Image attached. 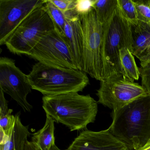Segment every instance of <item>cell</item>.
Instances as JSON below:
<instances>
[{
  "mask_svg": "<svg viewBox=\"0 0 150 150\" xmlns=\"http://www.w3.org/2000/svg\"><path fill=\"white\" fill-rule=\"evenodd\" d=\"M98 103L89 95L74 92L42 97V108L46 115L71 131L87 129V125L94 122Z\"/></svg>",
  "mask_w": 150,
  "mask_h": 150,
  "instance_id": "6da1fadb",
  "label": "cell"
},
{
  "mask_svg": "<svg viewBox=\"0 0 150 150\" xmlns=\"http://www.w3.org/2000/svg\"><path fill=\"white\" fill-rule=\"evenodd\" d=\"M110 132L130 150H137L150 140V95L115 111Z\"/></svg>",
  "mask_w": 150,
  "mask_h": 150,
  "instance_id": "7a4b0ae2",
  "label": "cell"
},
{
  "mask_svg": "<svg viewBox=\"0 0 150 150\" xmlns=\"http://www.w3.org/2000/svg\"><path fill=\"white\" fill-rule=\"evenodd\" d=\"M132 43V25L117 5L110 19L103 25L101 49L102 80L123 78L119 51L124 47L131 51Z\"/></svg>",
  "mask_w": 150,
  "mask_h": 150,
  "instance_id": "3957f363",
  "label": "cell"
},
{
  "mask_svg": "<svg viewBox=\"0 0 150 150\" xmlns=\"http://www.w3.org/2000/svg\"><path fill=\"white\" fill-rule=\"evenodd\" d=\"M28 76L32 89L44 96L79 93L89 83L86 74L83 71L51 66L39 62L33 66Z\"/></svg>",
  "mask_w": 150,
  "mask_h": 150,
  "instance_id": "277c9868",
  "label": "cell"
},
{
  "mask_svg": "<svg viewBox=\"0 0 150 150\" xmlns=\"http://www.w3.org/2000/svg\"><path fill=\"white\" fill-rule=\"evenodd\" d=\"M43 6L29 14L7 40L5 45L10 52L28 56L45 33L55 29Z\"/></svg>",
  "mask_w": 150,
  "mask_h": 150,
  "instance_id": "5b68a950",
  "label": "cell"
},
{
  "mask_svg": "<svg viewBox=\"0 0 150 150\" xmlns=\"http://www.w3.org/2000/svg\"><path fill=\"white\" fill-rule=\"evenodd\" d=\"M84 37L83 71L97 80H102L101 49L103 25L99 22L93 8L79 16Z\"/></svg>",
  "mask_w": 150,
  "mask_h": 150,
  "instance_id": "8992f818",
  "label": "cell"
},
{
  "mask_svg": "<svg viewBox=\"0 0 150 150\" xmlns=\"http://www.w3.org/2000/svg\"><path fill=\"white\" fill-rule=\"evenodd\" d=\"M28 56L45 64L78 70L65 38L56 29L45 33Z\"/></svg>",
  "mask_w": 150,
  "mask_h": 150,
  "instance_id": "52a82bcc",
  "label": "cell"
},
{
  "mask_svg": "<svg viewBox=\"0 0 150 150\" xmlns=\"http://www.w3.org/2000/svg\"><path fill=\"white\" fill-rule=\"evenodd\" d=\"M142 85L126 80L123 77L103 80L97 90L98 103L115 111L134 101L150 95Z\"/></svg>",
  "mask_w": 150,
  "mask_h": 150,
  "instance_id": "ba28073f",
  "label": "cell"
},
{
  "mask_svg": "<svg viewBox=\"0 0 150 150\" xmlns=\"http://www.w3.org/2000/svg\"><path fill=\"white\" fill-rule=\"evenodd\" d=\"M0 88L10 96L25 112H30L33 106L27 100L32 87L28 75L16 66L13 59L0 58Z\"/></svg>",
  "mask_w": 150,
  "mask_h": 150,
  "instance_id": "9c48e42d",
  "label": "cell"
},
{
  "mask_svg": "<svg viewBox=\"0 0 150 150\" xmlns=\"http://www.w3.org/2000/svg\"><path fill=\"white\" fill-rule=\"evenodd\" d=\"M44 0H0V45L6 42L23 21Z\"/></svg>",
  "mask_w": 150,
  "mask_h": 150,
  "instance_id": "30bf717a",
  "label": "cell"
},
{
  "mask_svg": "<svg viewBox=\"0 0 150 150\" xmlns=\"http://www.w3.org/2000/svg\"><path fill=\"white\" fill-rule=\"evenodd\" d=\"M65 150H130L109 129L95 132L81 131Z\"/></svg>",
  "mask_w": 150,
  "mask_h": 150,
  "instance_id": "8fae6325",
  "label": "cell"
},
{
  "mask_svg": "<svg viewBox=\"0 0 150 150\" xmlns=\"http://www.w3.org/2000/svg\"><path fill=\"white\" fill-rule=\"evenodd\" d=\"M65 37L70 46L78 70L83 71L84 37L79 17L77 15L70 13L65 14Z\"/></svg>",
  "mask_w": 150,
  "mask_h": 150,
  "instance_id": "7c38bea8",
  "label": "cell"
},
{
  "mask_svg": "<svg viewBox=\"0 0 150 150\" xmlns=\"http://www.w3.org/2000/svg\"><path fill=\"white\" fill-rule=\"evenodd\" d=\"M20 115L19 112L15 115L13 127L8 133L6 141L0 144V150H23L24 143L31 133L28 125L25 126L22 123Z\"/></svg>",
  "mask_w": 150,
  "mask_h": 150,
  "instance_id": "4fadbf2b",
  "label": "cell"
},
{
  "mask_svg": "<svg viewBox=\"0 0 150 150\" xmlns=\"http://www.w3.org/2000/svg\"><path fill=\"white\" fill-rule=\"evenodd\" d=\"M132 35L131 52L139 59L150 46V25L139 21L137 25L132 26Z\"/></svg>",
  "mask_w": 150,
  "mask_h": 150,
  "instance_id": "5bb4252c",
  "label": "cell"
},
{
  "mask_svg": "<svg viewBox=\"0 0 150 150\" xmlns=\"http://www.w3.org/2000/svg\"><path fill=\"white\" fill-rule=\"evenodd\" d=\"M55 121L49 115H46L44 126L37 132L32 134V142L39 150H50L55 144L54 136Z\"/></svg>",
  "mask_w": 150,
  "mask_h": 150,
  "instance_id": "9a60e30c",
  "label": "cell"
},
{
  "mask_svg": "<svg viewBox=\"0 0 150 150\" xmlns=\"http://www.w3.org/2000/svg\"><path fill=\"white\" fill-rule=\"evenodd\" d=\"M119 57L123 71V79L132 82L138 80L140 77L139 68L131 52L128 48L124 47L119 51Z\"/></svg>",
  "mask_w": 150,
  "mask_h": 150,
  "instance_id": "2e32d148",
  "label": "cell"
},
{
  "mask_svg": "<svg viewBox=\"0 0 150 150\" xmlns=\"http://www.w3.org/2000/svg\"><path fill=\"white\" fill-rule=\"evenodd\" d=\"M0 91V131L7 135L13 127L15 116L12 115L13 110L8 108L4 92Z\"/></svg>",
  "mask_w": 150,
  "mask_h": 150,
  "instance_id": "e0dca14e",
  "label": "cell"
},
{
  "mask_svg": "<svg viewBox=\"0 0 150 150\" xmlns=\"http://www.w3.org/2000/svg\"><path fill=\"white\" fill-rule=\"evenodd\" d=\"M117 0H93L94 9L99 22L103 25L113 15L117 6Z\"/></svg>",
  "mask_w": 150,
  "mask_h": 150,
  "instance_id": "ac0fdd59",
  "label": "cell"
},
{
  "mask_svg": "<svg viewBox=\"0 0 150 150\" xmlns=\"http://www.w3.org/2000/svg\"><path fill=\"white\" fill-rule=\"evenodd\" d=\"M43 6L50 17L55 29L65 37L64 29L66 22L65 14L57 7L50 0H44Z\"/></svg>",
  "mask_w": 150,
  "mask_h": 150,
  "instance_id": "d6986e66",
  "label": "cell"
},
{
  "mask_svg": "<svg viewBox=\"0 0 150 150\" xmlns=\"http://www.w3.org/2000/svg\"><path fill=\"white\" fill-rule=\"evenodd\" d=\"M117 5L123 16L132 26L139 23L137 13L133 0H117Z\"/></svg>",
  "mask_w": 150,
  "mask_h": 150,
  "instance_id": "ffe728a7",
  "label": "cell"
},
{
  "mask_svg": "<svg viewBox=\"0 0 150 150\" xmlns=\"http://www.w3.org/2000/svg\"><path fill=\"white\" fill-rule=\"evenodd\" d=\"M139 21L150 25V0H133Z\"/></svg>",
  "mask_w": 150,
  "mask_h": 150,
  "instance_id": "44dd1931",
  "label": "cell"
},
{
  "mask_svg": "<svg viewBox=\"0 0 150 150\" xmlns=\"http://www.w3.org/2000/svg\"><path fill=\"white\" fill-rule=\"evenodd\" d=\"M93 0H75L74 11L78 16L89 13L93 8Z\"/></svg>",
  "mask_w": 150,
  "mask_h": 150,
  "instance_id": "7402d4cb",
  "label": "cell"
},
{
  "mask_svg": "<svg viewBox=\"0 0 150 150\" xmlns=\"http://www.w3.org/2000/svg\"><path fill=\"white\" fill-rule=\"evenodd\" d=\"M50 1L64 14L74 10L75 0H50Z\"/></svg>",
  "mask_w": 150,
  "mask_h": 150,
  "instance_id": "603a6c76",
  "label": "cell"
},
{
  "mask_svg": "<svg viewBox=\"0 0 150 150\" xmlns=\"http://www.w3.org/2000/svg\"><path fill=\"white\" fill-rule=\"evenodd\" d=\"M142 86L150 93V63L139 68Z\"/></svg>",
  "mask_w": 150,
  "mask_h": 150,
  "instance_id": "cb8c5ba5",
  "label": "cell"
},
{
  "mask_svg": "<svg viewBox=\"0 0 150 150\" xmlns=\"http://www.w3.org/2000/svg\"><path fill=\"white\" fill-rule=\"evenodd\" d=\"M139 60L140 61L141 67L144 66L150 63V46L144 56Z\"/></svg>",
  "mask_w": 150,
  "mask_h": 150,
  "instance_id": "d4e9b609",
  "label": "cell"
},
{
  "mask_svg": "<svg viewBox=\"0 0 150 150\" xmlns=\"http://www.w3.org/2000/svg\"><path fill=\"white\" fill-rule=\"evenodd\" d=\"M23 150H39L36 145L32 141H25L23 145Z\"/></svg>",
  "mask_w": 150,
  "mask_h": 150,
  "instance_id": "484cf974",
  "label": "cell"
},
{
  "mask_svg": "<svg viewBox=\"0 0 150 150\" xmlns=\"http://www.w3.org/2000/svg\"><path fill=\"white\" fill-rule=\"evenodd\" d=\"M137 150H150V140L144 146Z\"/></svg>",
  "mask_w": 150,
  "mask_h": 150,
  "instance_id": "4316f807",
  "label": "cell"
},
{
  "mask_svg": "<svg viewBox=\"0 0 150 150\" xmlns=\"http://www.w3.org/2000/svg\"><path fill=\"white\" fill-rule=\"evenodd\" d=\"M50 150H61V149H59L56 144L53 145V146L52 147L51 149H50Z\"/></svg>",
  "mask_w": 150,
  "mask_h": 150,
  "instance_id": "83f0119b",
  "label": "cell"
}]
</instances>
